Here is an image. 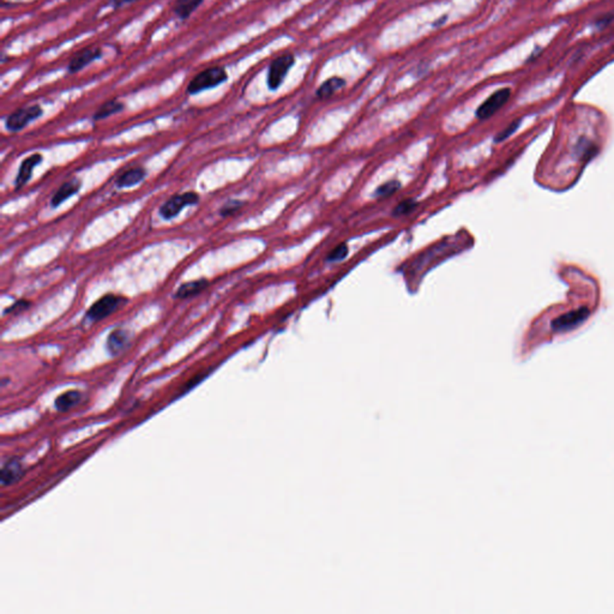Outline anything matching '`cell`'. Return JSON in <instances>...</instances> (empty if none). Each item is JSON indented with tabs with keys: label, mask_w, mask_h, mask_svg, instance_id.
<instances>
[{
	"label": "cell",
	"mask_w": 614,
	"mask_h": 614,
	"mask_svg": "<svg viewBox=\"0 0 614 614\" xmlns=\"http://www.w3.org/2000/svg\"><path fill=\"white\" fill-rule=\"evenodd\" d=\"M80 189H81V181L78 180V179H73V180L65 183V184L59 187V190L55 192L53 198L50 201L52 207H55H55H59L66 199L77 194Z\"/></svg>",
	"instance_id": "cell-13"
},
{
	"label": "cell",
	"mask_w": 614,
	"mask_h": 614,
	"mask_svg": "<svg viewBox=\"0 0 614 614\" xmlns=\"http://www.w3.org/2000/svg\"><path fill=\"white\" fill-rule=\"evenodd\" d=\"M29 306H30V303H29V301L19 300V301H16L12 306L6 308V310H5V313H21V312L24 311V310H27Z\"/></svg>",
	"instance_id": "cell-23"
},
{
	"label": "cell",
	"mask_w": 614,
	"mask_h": 614,
	"mask_svg": "<svg viewBox=\"0 0 614 614\" xmlns=\"http://www.w3.org/2000/svg\"><path fill=\"white\" fill-rule=\"evenodd\" d=\"M227 81H228V73L223 66L204 68L189 82V84L186 86V93L191 96L198 95L203 91L215 89L217 86H222Z\"/></svg>",
	"instance_id": "cell-1"
},
{
	"label": "cell",
	"mask_w": 614,
	"mask_h": 614,
	"mask_svg": "<svg viewBox=\"0 0 614 614\" xmlns=\"http://www.w3.org/2000/svg\"><path fill=\"white\" fill-rule=\"evenodd\" d=\"M400 186H401V184L398 181H389L387 184H384V185L378 187V190L375 191V196L380 197V198H385V197H389V196L395 194L400 189Z\"/></svg>",
	"instance_id": "cell-19"
},
{
	"label": "cell",
	"mask_w": 614,
	"mask_h": 614,
	"mask_svg": "<svg viewBox=\"0 0 614 614\" xmlns=\"http://www.w3.org/2000/svg\"><path fill=\"white\" fill-rule=\"evenodd\" d=\"M125 109V104L118 99H111L106 101L104 104H101L95 114H94V120H104L106 118H109L113 114L120 113Z\"/></svg>",
	"instance_id": "cell-15"
},
{
	"label": "cell",
	"mask_w": 614,
	"mask_h": 614,
	"mask_svg": "<svg viewBox=\"0 0 614 614\" xmlns=\"http://www.w3.org/2000/svg\"><path fill=\"white\" fill-rule=\"evenodd\" d=\"M145 171L143 168H132L127 172L122 173V176L117 179L118 187H130V186L136 185L145 179Z\"/></svg>",
	"instance_id": "cell-17"
},
{
	"label": "cell",
	"mask_w": 614,
	"mask_h": 614,
	"mask_svg": "<svg viewBox=\"0 0 614 614\" xmlns=\"http://www.w3.org/2000/svg\"><path fill=\"white\" fill-rule=\"evenodd\" d=\"M519 127V120H516V122L510 124V125H509V127H506L504 131L501 132V133H499V135L497 136V138H496V140H497V142H501V140H505V138H508L509 136L512 135V133L516 131V129H517V127Z\"/></svg>",
	"instance_id": "cell-24"
},
{
	"label": "cell",
	"mask_w": 614,
	"mask_h": 614,
	"mask_svg": "<svg viewBox=\"0 0 614 614\" xmlns=\"http://www.w3.org/2000/svg\"><path fill=\"white\" fill-rule=\"evenodd\" d=\"M122 304H124V299L114 294H107L89 308L86 317L93 322L102 321L104 318L117 311Z\"/></svg>",
	"instance_id": "cell-5"
},
{
	"label": "cell",
	"mask_w": 614,
	"mask_h": 614,
	"mask_svg": "<svg viewBox=\"0 0 614 614\" xmlns=\"http://www.w3.org/2000/svg\"><path fill=\"white\" fill-rule=\"evenodd\" d=\"M510 96L511 89L509 88H503L493 93L485 102L480 104L479 109L476 111V117L481 120L492 117L510 100Z\"/></svg>",
	"instance_id": "cell-7"
},
{
	"label": "cell",
	"mask_w": 614,
	"mask_h": 614,
	"mask_svg": "<svg viewBox=\"0 0 614 614\" xmlns=\"http://www.w3.org/2000/svg\"><path fill=\"white\" fill-rule=\"evenodd\" d=\"M41 160H42V156L40 154H34L21 163L17 179H16V185L19 189L26 185L29 179L32 178V171H34L35 166L41 162Z\"/></svg>",
	"instance_id": "cell-11"
},
{
	"label": "cell",
	"mask_w": 614,
	"mask_h": 614,
	"mask_svg": "<svg viewBox=\"0 0 614 614\" xmlns=\"http://www.w3.org/2000/svg\"><path fill=\"white\" fill-rule=\"evenodd\" d=\"M42 114H44V109L40 104L21 107V109L14 111L9 117L6 118L5 125L9 131L19 132L24 127H27L30 122L42 117Z\"/></svg>",
	"instance_id": "cell-3"
},
{
	"label": "cell",
	"mask_w": 614,
	"mask_h": 614,
	"mask_svg": "<svg viewBox=\"0 0 614 614\" xmlns=\"http://www.w3.org/2000/svg\"><path fill=\"white\" fill-rule=\"evenodd\" d=\"M23 474H24V469H23L22 463L19 461H8L0 473L1 485L9 486V485L17 483L22 478Z\"/></svg>",
	"instance_id": "cell-9"
},
{
	"label": "cell",
	"mask_w": 614,
	"mask_h": 614,
	"mask_svg": "<svg viewBox=\"0 0 614 614\" xmlns=\"http://www.w3.org/2000/svg\"><path fill=\"white\" fill-rule=\"evenodd\" d=\"M82 398L83 396H82L81 391H78V390H68V391H65V393H62L60 396L57 398V400H55V408L59 411H62V413L71 411L77 404L81 403Z\"/></svg>",
	"instance_id": "cell-14"
},
{
	"label": "cell",
	"mask_w": 614,
	"mask_h": 614,
	"mask_svg": "<svg viewBox=\"0 0 614 614\" xmlns=\"http://www.w3.org/2000/svg\"><path fill=\"white\" fill-rule=\"evenodd\" d=\"M203 3L204 0H176L173 14L180 21H187Z\"/></svg>",
	"instance_id": "cell-12"
},
{
	"label": "cell",
	"mask_w": 614,
	"mask_h": 614,
	"mask_svg": "<svg viewBox=\"0 0 614 614\" xmlns=\"http://www.w3.org/2000/svg\"><path fill=\"white\" fill-rule=\"evenodd\" d=\"M416 208V203L411 199L404 201L402 203L398 204V207L393 210V216H404L407 214L413 212Z\"/></svg>",
	"instance_id": "cell-20"
},
{
	"label": "cell",
	"mask_w": 614,
	"mask_h": 614,
	"mask_svg": "<svg viewBox=\"0 0 614 614\" xmlns=\"http://www.w3.org/2000/svg\"><path fill=\"white\" fill-rule=\"evenodd\" d=\"M241 205H243V203L240 201H228L226 204H223V207L220 210V214L223 217L230 216V215H233V214L238 212L241 208Z\"/></svg>",
	"instance_id": "cell-21"
},
{
	"label": "cell",
	"mask_w": 614,
	"mask_h": 614,
	"mask_svg": "<svg viewBox=\"0 0 614 614\" xmlns=\"http://www.w3.org/2000/svg\"><path fill=\"white\" fill-rule=\"evenodd\" d=\"M348 246L346 244L339 245L329 253V261H341L347 257Z\"/></svg>",
	"instance_id": "cell-22"
},
{
	"label": "cell",
	"mask_w": 614,
	"mask_h": 614,
	"mask_svg": "<svg viewBox=\"0 0 614 614\" xmlns=\"http://www.w3.org/2000/svg\"><path fill=\"white\" fill-rule=\"evenodd\" d=\"M198 194L194 192H186V194H176L168 199L166 203L160 208V215L165 220H171L176 217L179 212L185 208L186 205L198 203Z\"/></svg>",
	"instance_id": "cell-6"
},
{
	"label": "cell",
	"mask_w": 614,
	"mask_h": 614,
	"mask_svg": "<svg viewBox=\"0 0 614 614\" xmlns=\"http://www.w3.org/2000/svg\"><path fill=\"white\" fill-rule=\"evenodd\" d=\"M138 0H111V4L113 6L114 10L122 9L125 5L132 4Z\"/></svg>",
	"instance_id": "cell-26"
},
{
	"label": "cell",
	"mask_w": 614,
	"mask_h": 614,
	"mask_svg": "<svg viewBox=\"0 0 614 614\" xmlns=\"http://www.w3.org/2000/svg\"><path fill=\"white\" fill-rule=\"evenodd\" d=\"M346 81L341 77H333L328 81L324 82L319 89L317 91V96L319 99H329L330 96L334 95L336 91H339L341 88H344Z\"/></svg>",
	"instance_id": "cell-18"
},
{
	"label": "cell",
	"mask_w": 614,
	"mask_h": 614,
	"mask_svg": "<svg viewBox=\"0 0 614 614\" xmlns=\"http://www.w3.org/2000/svg\"><path fill=\"white\" fill-rule=\"evenodd\" d=\"M295 63V57L290 53L279 55L274 59L268 68L267 84L271 91H275L282 86L289 70Z\"/></svg>",
	"instance_id": "cell-2"
},
{
	"label": "cell",
	"mask_w": 614,
	"mask_h": 614,
	"mask_svg": "<svg viewBox=\"0 0 614 614\" xmlns=\"http://www.w3.org/2000/svg\"><path fill=\"white\" fill-rule=\"evenodd\" d=\"M613 19V15H604L602 17H600V19H597V21H596V26H597V27L599 28L606 27V26H607V24H610V23L612 22Z\"/></svg>",
	"instance_id": "cell-25"
},
{
	"label": "cell",
	"mask_w": 614,
	"mask_h": 614,
	"mask_svg": "<svg viewBox=\"0 0 614 614\" xmlns=\"http://www.w3.org/2000/svg\"><path fill=\"white\" fill-rule=\"evenodd\" d=\"M589 315H590V311L586 308V307L578 308V310L569 312V313H565L563 316L558 317L555 321L552 322V329L555 330V331H558V333L570 331V330L575 329L578 326H581L583 322L587 321Z\"/></svg>",
	"instance_id": "cell-8"
},
{
	"label": "cell",
	"mask_w": 614,
	"mask_h": 614,
	"mask_svg": "<svg viewBox=\"0 0 614 614\" xmlns=\"http://www.w3.org/2000/svg\"><path fill=\"white\" fill-rule=\"evenodd\" d=\"M129 344H130V336L127 334V331L122 329H115L109 334V339H107V349L112 355L115 357L124 352Z\"/></svg>",
	"instance_id": "cell-10"
},
{
	"label": "cell",
	"mask_w": 614,
	"mask_h": 614,
	"mask_svg": "<svg viewBox=\"0 0 614 614\" xmlns=\"http://www.w3.org/2000/svg\"><path fill=\"white\" fill-rule=\"evenodd\" d=\"M102 55H104V50L97 46H89V47H84V48L77 50L76 53L68 60V75H76V73H81L94 62L102 58Z\"/></svg>",
	"instance_id": "cell-4"
},
{
	"label": "cell",
	"mask_w": 614,
	"mask_h": 614,
	"mask_svg": "<svg viewBox=\"0 0 614 614\" xmlns=\"http://www.w3.org/2000/svg\"><path fill=\"white\" fill-rule=\"evenodd\" d=\"M209 282L207 280H197L192 281V282H187V283H184V285H181L179 287V289L176 290V297L178 299H187L191 298V297H194V295H197V294L202 293L204 289L208 287Z\"/></svg>",
	"instance_id": "cell-16"
}]
</instances>
